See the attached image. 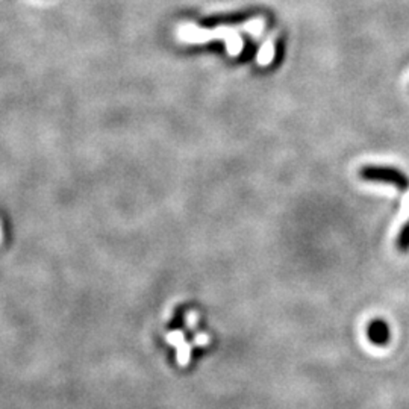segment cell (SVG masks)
<instances>
[{
  "label": "cell",
  "mask_w": 409,
  "mask_h": 409,
  "mask_svg": "<svg viewBox=\"0 0 409 409\" xmlns=\"http://www.w3.org/2000/svg\"><path fill=\"white\" fill-rule=\"evenodd\" d=\"M368 338H370L374 345H385L390 338L388 324L383 320L372 322L368 324Z\"/></svg>",
  "instance_id": "obj_2"
},
{
  "label": "cell",
  "mask_w": 409,
  "mask_h": 409,
  "mask_svg": "<svg viewBox=\"0 0 409 409\" xmlns=\"http://www.w3.org/2000/svg\"><path fill=\"white\" fill-rule=\"evenodd\" d=\"M359 177L367 182L390 184L399 191L409 190V176L400 168L391 166H364L359 170Z\"/></svg>",
  "instance_id": "obj_1"
},
{
  "label": "cell",
  "mask_w": 409,
  "mask_h": 409,
  "mask_svg": "<svg viewBox=\"0 0 409 409\" xmlns=\"http://www.w3.org/2000/svg\"><path fill=\"white\" fill-rule=\"evenodd\" d=\"M396 244L400 252H409V222L405 223L403 227L400 229Z\"/></svg>",
  "instance_id": "obj_3"
}]
</instances>
